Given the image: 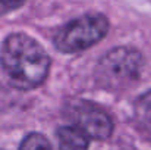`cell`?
Masks as SVG:
<instances>
[{"label": "cell", "mask_w": 151, "mask_h": 150, "mask_svg": "<svg viewBox=\"0 0 151 150\" xmlns=\"http://www.w3.org/2000/svg\"><path fill=\"white\" fill-rule=\"evenodd\" d=\"M142 65V54L134 47L120 46L109 50L96 68L97 84L109 91L125 90L139 78Z\"/></svg>", "instance_id": "2"}, {"label": "cell", "mask_w": 151, "mask_h": 150, "mask_svg": "<svg viewBox=\"0 0 151 150\" xmlns=\"http://www.w3.org/2000/svg\"><path fill=\"white\" fill-rule=\"evenodd\" d=\"M134 119L138 130L151 140V90L141 94L134 103Z\"/></svg>", "instance_id": "6"}, {"label": "cell", "mask_w": 151, "mask_h": 150, "mask_svg": "<svg viewBox=\"0 0 151 150\" xmlns=\"http://www.w3.org/2000/svg\"><path fill=\"white\" fill-rule=\"evenodd\" d=\"M109 19L101 13H85L62 25L53 43L62 53H78L97 44L109 33Z\"/></svg>", "instance_id": "3"}, {"label": "cell", "mask_w": 151, "mask_h": 150, "mask_svg": "<svg viewBox=\"0 0 151 150\" xmlns=\"http://www.w3.org/2000/svg\"><path fill=\"white\" fill-rule=\"evenodd\" d=\"M1 65L12 86L21 90H32L46 80L50 57L32 37L15 33L3 43Z\"/></svg>", "instance_id": "1"}, {"label": "cell", "mask_w": 151, "mask_h": 150, "mask_svg": "<svg viewBox=\"0 0 151 150\" xmlns=\"http://www.w3.org/2000/svg\"><path fill=\"white\" fill-rule=\"evenodd\" d=\"M66 118L87 134L88 138L93 140H107L113 131V122L110 116L100 106L87 101V100L75 99L69 101L65 109Z\"/></svg>", "instance_id": "4"}, {"label": "cell", "mask_w": 151, "mask_h": 150, "mask_svg": "<svg viewBox=\"0 0 151 150\" xmlns=\"http://www.w3.org/2000/svg\"><path fill=\"white\" fill-rule=\"evenodd\" d=\"M27 0H0V16L19 9Z\"/></svg>", "instance_id": "8"}, {"label": "cell", "mask_w": 151, "mask_h": 150, "mask_svg": "<svg viewBox=\"0 0 151 150\" xmlns=\"http://www.w3.org/2000/svg\"><path fill=\"white\" fill-rule=\"evenodd\" d=\"M19 150H51V144L44 136L32 133L22 140Z\"/></svg>", "instance_id": "7"}, {"label": "cell", "mask_w": 151, "mask_h": 150, "mask_svg": "<svg viewBox=\"0 0 151 150\" xmlns=\"http://www.w3.org/2000/svg\"><path fill=\"white\" fill-rule=\"evenodd\" d=\"M57 143L60 150H87L90 138L75 125H66L57 130Z\"/></svg>", "instance_id": "5"}]
</instances>
